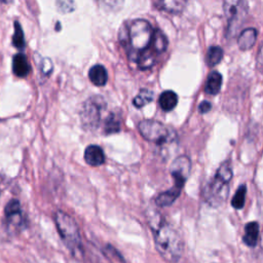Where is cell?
<instances>
[{
    "mask_svg": "<svg viewBox=\"0 0 263 263\" xmlns=\"http://www.w3.org/2000/svg\"><path fill=\"white\" fill-rule=\"evenodd\" d=\"M155 249L167 263H177L183 254V240L178 231L165 220L151 224Z\"/></svg>",
    "mask_w": 263,
    "mask_h": 263,
    "instance_id": "cell-1",
    "label": "cell"
},
{
    "mask_svg": "<svg viewBox=\"0 0 263 263\" xmlns=\"http://www.w3.org/2000/svg\"><path fill=\"white\" fill-rule=\"evenodd\" d=\"M119 37L122 45L127 48L130 57H138L148 50L154 34V29L150 23L144 18L133 20L129 25L122 26ZM137 59V58H136Z\"/></svg>",
    "mask_w": 263,
    "mask_h": 263,
    "instance_id": "cell-2",
    "label": "cell"
},
{
    "mask_svg": "<svg viewBox=\"0 0 263 263\" xmlns=\"http://www.w3.org/2000/svg\"><path fill=\"white\" fill-rule=\"evenodd\" d=\"M232 179V170L229 161L220 164L215 176L205 185L203 190L204 200L214 208L222 205L229 193V183Z\"/></svg>",
    "mask_w": 263,
    "mask_h": 263,
    "instance_id": "cell-3",
    "label": "cell"
},
{
    "mask_svg": "<svg viewBox=\"0 0 263 263\" xmlns=\"http://www.w3.org/2000/svg\"><path fill=\"white\" fill-rule=\"evenodd\" d=\"M58 232L65 246L71 252L73 257L82 256L81 235L75 220L64 211H57L53 216Z\"/></svg>",
    "mask_w": 263,
    "mask_h": 263,
    "instance_id": "cell-4",
    "label": "cell"
},
{
    "mask_svg": "<svg viewBox=\"0 0 263 263\" xmlns=\"http://www.w3.org/2000/svg\"><path fill=\"white\" fill-rule=\"evenodd\" d=\"M106 106L107 104L101 96H91L82 104L79 115L84 129L95 130L99 126L102 113L106 109Z\"/></svg>",
    "mask_w": 263,
    "mask_h": 263,
    "instance_id": "cell-5",
    "label": "cell"
},
{
    "mask_svg": "<svg viewBox=\"0 0 263 263\" xmlns=\"http://www.w3.org/2000/svg\"><path fill=\"white\" fill-rule=\"evenodd\" d=\"M138 129L141 136L154 144L163 145L173 139L172 130L163 123L154 119H144L138 124Z\"/></svg>",
    "mask_w": 263,
    "mask_h": 263,
    "instance_id": "cell-6",
    "label": "cell"
},
{
    "mask_svg": "<svg viewBox=\"0 0 263 263\" xmlns=\"http://www.w3.org/2000/svg\"><path fill=\"white\" fill-rule=\"evenodd\" d=\"M223 9L228 21L227 33L233 36L248 14V2L243 0H226L223 2Z\"/></svg>",
    "mask_w": 263,
    "mask_h": 263,
    "instance_id": "cell-7",
    "label": "cell"
},
{
    "mask_svg": "<svg viewBox=\"0 0 263 263\" xmlns=\"http://www.w3.org/2000/svg\"><path fill=\"white\" fill-rule=\"evenodd\" d=\"M190 168H191L190 159L185 155L178 156L177 158H175L173 160L170 172H171L172 177L175 180L174 186L176 188H179L182 190L187 178L189 177Z\"/></svg>",
    "mask_w": 263,
    "mask_h": 263,
    "instance_id": "cell-8",
    "label": "cell"
},
{
    "mask_svg": "<svg viewBox=\"0 0 263 263\" xmlns=\"http://www.w3.org/2000/svg\"><path fill=\"white\" fill-rule=\"evenodd\" d=\"M4 214L6 218V222L9 225L20 227L23 223V217H22V209L21 203L17 199L12 198L10 199L4 209Z\"/></svg>",
    "mask_w": 263,
    "mask_h": 263,
    "instance_id": "cell-9",
    "label": "cell"
},
{
    "mask_svg": "<svg viewBox=\"0 0 263 263\" xmlns=\"http://www.w3.org/2000/svg\"><path fill=\"white\" fill-rule=\"evenodd\" d=\"M12 72L15 76L24 78L31 72L28 58L23 52H18L12 58Z\"/></svg>",
    "mask_w": 263,
    "mask_h": 263,
    "instance_id": "cell-10",
    "label": "cell"
},
{
    "mask_svg": "<svg viewBox=\"0 0 263 263\" xmlns=\"http://www.w3.org/2000/svg\"><path fill=\"white\" fill-rule=\"evenodd\" d=\"M84 160L88 165L99 166L105 162V153L98 145H89L84 151Z\"/></svg>",
    "mask_w": 263,
    "mask_h": 263,
    "instance_id": "cell-11",
    "label": "cell"
},
{
    "mask_svg": "<svg viewBox=\"0 0 263 263\" xmlns=\"http://www.w3.org/2000/svg\"><path fill=\"white\" fill-rule=\"evenodd\" d=\"M187 4V1L182 0H157L153 1V5L160 10H164L171 13L181 12Z\"/></svg>",
    "mask_w": 263,
    "mask_h": 263,
    "instance_id": "cell-12",
    "label": "cell"
},
{
    "mask_svg": "<svg viewBox=\"0 0 263 263\" xmlns=\"http://www.w3.org/2000/svg\"><path fill=\"white\" fill-rule=\"evenodd\" d=\"M259 238V224L256 221L249 222L245 226V233L242 236L243 242L250 247L254 248L256 247Z\"/></svg>",
    "mask_w": 263,
    "mask_h": 263,
    "instance_id": "cell-13",
    "label": "cell"
},
{
    "mask_svg": "<svg viewBox=\"0 0 263 263\" xmlns=\"http://www.w3.org/2000/svg\"><path fill=\"white\" fill-rule=\"evenodd\" d=\"M257 39V30L254 28L245 29L238 36L237 45L241 50L251 49Z\"/></svg>",
    "mask_w": 263,
    "mask_h": 263,
    "instance_id": "cell-14",
    "label": "cell"
},
{
    "mask_svg": "<svg viewBox=\"0 0 263 263\" xmlns=\"http://www.w3.org/2000/svg\"><path fill=\"white\" fill-rule=\"evenodd\" d=\"M88 78L92 84L97 86H104L108 80L107 70L103 65H93L88 71Z\"/></svg>",
    "mask_w": 263,
    "mask_h": 263,
    "instance_id": "cell-15",
    "label": "cell"
},
{
    "mask_svg": "<svg viewBox=\"0 0 263 263\" xmlns=\"http://www.w3.org/2000/svg\"><path fill=\"white\" fill-rule=\"evenodd\" d=\"M181 191H182L181 189L173 186L168 190L159 193L155 198V203L161 208L168 206L179 197V195L181 194Z\"/></svg>",
    "mask_w": 263,
    "mask_h": 263,
    "instance_id": "cell-16",
    "label": "cell"
},
{
    "mask_svg": "<svg viewBox=\"0 0 263 263\" xmlns=\"http://www.w3.org/2000/svg\"><path fill=\"white\" fill-rule=\"evenodd\" d=\"M166 47H167V38H166V36L159 29H155L154 34H153V38H152V41H151L150 48L148 50H150L152 53L159 54V53L165 51Z\"/></svg>",
    "mask_w": 263,
    "mask_h": 263,
    "instance_id": "cell-17",
    "label": "cell"
},
{
    "mask_svg": "<svg viewBox=\"0 0 263 263\" xmlns=\"http://www.w3.org/2000/svg\"><path fill=\"white\" fill-rule=\"evenodd\" d=\"M221 86H222V75L220 74L219 71H213L209 75L204 85L205 93L215 96L220 91Z\"/></svg>",
    "mask_w": 263,
    "mask_h": 263,
    "instance_id": "cell-18",
    "label": "cell"
},
{
    "mask_svg": "<svg viewBox=\"0 0 263 263\" xmlns=\"http://www.w3.org/2000/svg\"><path fill=\"white\" fill-rule=\"evenodd\" d=\"M158 103L163 111H172L178 104V96L173 90H164L160 93Z\"/></svg>",
    "mask_w": 263,
    "mask_h": 263,
    "instance_id": "cell-19",
    "label": "cell"
},
{
    "mask_svg": "<svg viewBox=\"0 0 263 263\" xmlns=\"http://www.w3.org/2000/svg\"><path fill=\"white\" fill-rule=\"evenodd\" d=\"M120 120L115 113H110L108 117L105 119L104 123V132L106 135L116 134L120 130Z\"/></svg>",
    "mask_w": 263,
    "mask_h": 263,
    "instance_id": "cell-20",
    "label": "cell"
},
{
    "mask_svg": "<svg viewBox=\"0 0 263 263\" xmlns=\"http://www.w3.org/2000/svg\"><path fill=\"white\" fill-rule=\"evenodd\" d=\"M223 58V49L218 45H213L208 49L205 61L210 67L216 66Z\"/></svg>",
    "mask_w": 263,
    "mask_h": 263,
    "instance_id": "cell-21",
    "label": "cell"
},
{
    "mask_svg": "<svg viewBox=\"0 0 263 263\" xmlns=\"http://www.w3.org/2000/svg\"><path fill=\"white\" fill-rule=\"evenodd\" d=\"M12 44L17 49H24L26 46L25 41V35L23 28L21 24L17 21H14V30H13V36H12Z\"/></svg>",
    "mask_w": 263,
    "mask_h": 263,
    "instance_id": "cell-22",
    "label": "cell"
},
{
    "mask_svg": "<svg viewBox=\"0 0 263 263\" xmlns=\"http://www.w3.org/2000/svg\"><path fill=\"white\" fill-rule=\"evenodd\" d=\"M153 100V92L147 88H142L140 89L139 93L134 98L133 104L137 108H142L146 104L150 103Z\"/></svg>",
    "mask_w": 263,
    "mask_h": 263,
    "instance_id": "cell-23",
    "label": "cell"
},
{
    "mask_svg": "<svg viewBox=\"0 0 263 263\" xmlns=\"http://www.w3.org/2000/svg\"><path fill=\"white\" fill-rule=\"evenodd\" d=\"M246 193H247V186L245 184H241L236 192L234 193L232 199H231V205L236 209V210H240L243 208L245 205V201H246Z\"/></svg>",
    "mask_w": 263,
    "mask_h": 263,
    "instance_id": "cell-24",
    "label": "cell"
},
{
    "mask_svg": "<svg viewBox=\"0 0 263 263\" xmlns=\"http://www.w3.org/2000/svg\"><path fill=\"white\" fill-rule=\"evenodd\" d=\"M57 7L62 13H68L74 10L75 3L73 1H58Z\"/></svg>",
    "mask_w": 263,
    "mask_h": 263,
    "instance_id": "cell-25",
    "label": "cell"
},
{
    "mask_svg": "<svg viewBox=\"0 0 263 263\" xmlns=\"http://www.w3.org/2000/svg\"><path fill=\"white\" fill-rule=\"evenodd\" d=\"M211 109H212V104H211V102L205 101V100L202 101V102L199 104V106H198V110H199L200 113H208Z\"/></svg>",
    "mask_w": 263,
    "mask_h": 263,
    "instance_id": "cell-26",
    "label": "cell"
}]
</instances>
